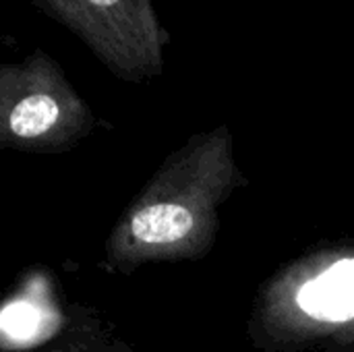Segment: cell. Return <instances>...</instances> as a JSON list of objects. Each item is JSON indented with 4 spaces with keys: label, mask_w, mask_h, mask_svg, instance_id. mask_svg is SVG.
Masks as SVG:
<instances>
[{
    "label": "cell",
    "mask_w": 354,
    "mask_h": 352,
    "mask_svg": "<svg viewBox=\"0 0 354 352\" xmlns=\"http://www.w3.org/2000/svg\"><path fill=\"white\" fill-rule=\"evenodd\" d=\"M241 183L228 127L195 135L131 203L108 243L110 266L189 259L216 239L218 207Z\"/></svg>",
    "instance_id": "cell-1"
},
{
    "label": "cell",
    "mask_w": 354,
    "mask_h": 352,
    "mask_svg": "<svg viewBox=\"0 0 354 352\" xmlns=\"http://www.w3.org/2000/svg\"><path fill=\"white\" fill-rule=\"evenodd\" d=\"M93 127L87 102L44 50L0 66V141L23 151H62Z\"/></svg>",
    "instance_id": "cell-2"
},
{
    "label": "cell",
    "mask_w": 354,
    "mask_h": 352,
    "mask_svg": "<svg viewBox=\"0 0 354 352\" xmlns=\"http://www.w3.org/2000/svg\"><path fill=\"white\" fill-rule=\"evenodd\" d=\"M71 31L116 79L162 75L172 35L153 0H27Z\"/></svg>",
    "instance_id": "cell-3"
},
{
    "label": "cell",
    "mask_w": 354,
    "mask_h": 352,
    "mask_svg": "<svg viewBox=\"0 0 354 352\" xmlns=\"http://www.w3.org/2000/svg\"><path fill=\"white\" fill-rule=\"evenodd\" d=\"M270 317L284 332L354 334V251L313 259L274 288Z\"/></svg>",
    "instance_id": "cell-4"
},
{
    "label": "cell",
    "mask_w": 354,
    "mask_h": 352,
    "mask_svg": "<svg viewBox=\"0 0 354 352\" xmlns=\"http://www.w3.org/2000/svg\"><path fill=\"white\" fill-rule=\"evenodd\" d=\"M44 311L33 305L29 299L12 301L4 307L0 324L4 338H12L19 344L31 342L33 336L39 332V326L44 322Z\"/></svg>",
    "instance_id": "cell-5"
}]
</instances>
